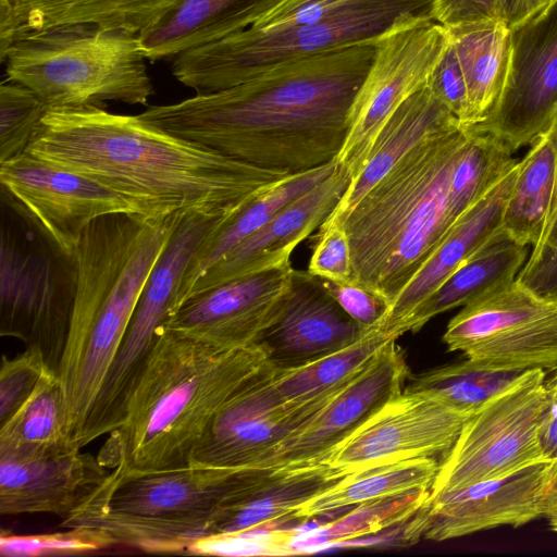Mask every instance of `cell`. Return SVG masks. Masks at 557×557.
<instances>
[{
	"label": "cell",
	"instance_id": "15",
	"mask_svg": "<svg viewBox=\"0 0 557 557\" xmlns=\"http://www.w3.org/2000/svg\"><path fill=\"white\" fill-rule=\"evenodd\" d=\"M468 418L431 395L403 391L334 446L319 463L350 474L403 460L444 455Z\"/></svg>",
	"mask_w": 557,
	"mask_h": 557
},
{
	"label": "cell",
	"instance_id": "43",
	"mask_svg": "<svg viewBox=\"0 0 557 557\" xmlns=\"http://www.w3.org/2000/svg\"><path fill=\"white\" fill-rule=\"evenodd\" d=\"M433 18L450 28L503 16L499 0H433Z\"/></svg>",
	"mask_w": 557,
	"mask_h": 557
},
{
	"label": "cell",
	"instance_id": "38",
	"mask_svg": "<svg viewBox=\"0 0 557 557\" xmlns=\"http://www.w3.org/2000/svg\"><path fill=\"white\" fill-rule=\"evenodd\" d=\"M375 0H281L250 27L271 30L324 21Z\"/></svg>",
	"mask_w": 557,
	"mask_h": 557
},
{
	"label": "cell",
	"instance_id": "17",
	"mask_svg": "<svg viewBox=\"0 0 557 557\" xmlns=\"http://www.w3.org/2000/svg\"><path fill=\"white\" fill-rule=\"evenodd\" d=\"M409 375L404 351L389 341L321 411L273 454L270 468L317 465L387 401Z\"/></svg>",
	"mask_w": 557,
	"mask_h": 557
},
{
	"label": "cell",
	"instance_id": "28",
	"mask_svg": "<svg viewBox=\"0 0 557 557\" xmlns=\"http://www.w3.org/2000/svg\"><path fill=\"white\" fill-rule=\"evenodd\" d=\"M528 258V247L515 243L502 231L417 308L403 324L401 335L416 333L434 317L463 307L494 287L515 280Z\"/></svg>",
	"mask_w": 557,
	"mask_h": 557
},
{
	"label": "cell",
	"instance_id": "12",
	"mask_svg": "<svg viewBox=\"0 0 557 557\" xmlns=\"http://www.w3.org/2000/svg\"><path fill=\"white\" fill-rule=\"evenodd\" d=\"M267 362L214 416L194 448L189 466L270 468L278 447L306 425L346 385L305 405L286 403Z\"/></svg>",
	"mask_w": 557,
	"mask_h": 557
},
{
	"label": "cell",
	"instance_id": "45",
	"mask_svg": "<svg viewBox=\"0 0 557 557\" xmlns=\"http://www.w3.org/2000/svg\"><path fill=\"white\" fill-rule=\"evenodd\" d=\"M549 138L555 153V185L549 211L544 224L542 235L531 253H536L552 237L557 230V112L554 115L548 128L544 132Z\"/></svg>",
	"mask_w": 557,
	"mask_h": 557
},
{
	"label": "cell",
	"instance_id": "26",
	"mask_svg": "<svg viewBox=\"0 0 557 557\" xmlns=\"http://www.w3.org/2000/svg\"><path fill=\"white\" fill-rule=\"evenodd\" d=\"M336 166L334 160L305 172L290 174L218 222L205 236L189 261L173 311L183 305L194 284L208 269L263 226L283 207L329 177Z\"/></svg>",
	"mask_w": 557,
	"mask_h": 557
},
{
	"label": "cell",
	"instance_id": "16",
	"mask_svg": "<svg viewBox=\"0 0 557 557\" xmlns=\"http://www.w3.org/2000/svg\"><path fill=\"white\" fill-rule=\"evenodd\" d=\"M293 270L288 262L199 293L172 312L163 326L219 350L252 346L277 317Z\"/></svg>",
	"mask_w": 557,
	"mask_h": 557
},
{
	"label": "cell",
	"instance_id": "27",
	"mask_svg": "<svg viewBox=\"0 0 557 557\" xmlns=\"http://www.w3.org/2000/svg\"><path fill=\"white\" fill-rule=\"evenodd\" d=\"M447 30L467 85V112L461 126H473L490 115L504 88L511 29L504 18H494Z\"/></svg>",
	"mask_w": 557,
	"mask_h": 557
},
{
	"label": "cell",
	"instance_id": "1",
	"mask_svg": "<svg viewBox=\"0 0 557 557\" xmlns=\"http://www.w3.org/2000/svg\"><path fill=\"white\" fill-rule=\"evenodd\" d=\"M376 39L289 60L228 88L149 106L138 116L248 164L305 172L339 154Z\"/></svg>",
	"mask_w": 557,
	"mask_h": 557
},
{
	"label": "cell",
	"instance_id": "9",
	"mask_svg": "<svg viewBox=\"0 0 557 557\" xmlns=\"http://www.w3.org/2000/svg\"><path fill=\"white\" fill-rule=\"evenodd\" d=\"M546 374L522 372L463 422L440 461L430 499L548 461L539 440Z\"/></svg>",
	"mask_w": 557,
	"mask_h": 557
},
{
	"label": "cell",
	"instance_id": "47",
	"mask_svg": "<svg viewBox=\"0 0 557 557\" xmlns=\"http://www.w3.org/2000/svg\"><path fill=\"white\" fill-rule=\"evenodd\" d=\"M502 16L510 28L532 16L537 10L536 0H499Z\"/></svg>",
	"mask_w": 557,
	"mask_h": 557
},
{
	"label": "cell",
	"instance_id": "20",
	"mask_svg": "<svg viewBox=\"0 0 557 557\" xmlns=\"http://www.w3.org/2000/svg\"><path fill=\"white\" fill-rule=\"evenodd\" d=\"M548 461L442 494L429 502L423 537L442 542L542 517Z\"/></svg>",
	"mask_w": 557,
	"mask_h": 557
},
{
	"label": "cell",
	"instance_id": "24",
	"mask_svg": "<svg viewBox=\"0 0 557 557\" xmlns=\"http://www.w3.org/2000/svg\"><path fill=\"white\" fill-rule=\"evenodd\" d=\"M429 85L406 99L376 135L367 159L324 223L344 216L398 160L426 137L459 126Z\"/></svg>",
	"mask_w": 557,
	"mask_h": 557
},
{
	"label": "cell",
	"instance_id": "22",
	"mask_svg": "<svg viewBox=\"0 0 557 557\" xmlns=\"http://www.w3.org/2000/svg\"><path fill=\"white\" fill-rule=\"evenodd\" d=\"M519 161L453 226L446 238L401 290L379 325L401 336L400 329L417 308L473 253L502 232L503 213Z\"/></svg>",
	"mask_w": 557,
	"mask_h": 557
},
{
	"label": "cell",
	"instance_id": "34",
	"mask_svg": "<svg viewBox=\"0 0 557 557\" xmlns=\"http://www.w3.org/2000/svg\"><path fill=\"white\" fill-rule=\"evenodd\" d=\"M521 373L494 371L465 359L419 374L403 391L431 395L455 411L470 417Z\"/></svg>",
	"mask_w": 557,
	"mask_h": 557
},
{
	"label": "cell",
	"instance_id": "40",
	"mask_svg": "<svg viewBox=\"0 0 557 557\" xmlns=\"http://www.w3.org/2000/svg\"><path fill=\"white\" fill-rule=\"evenodd\" d=\"M428 85L435 97L447 107L461 125L467 112V85L450 40L431 74Z\"/></svg>",
	"mask_w": 557,
	"mask_h": 557
},
{
	"label": "cell",
	"instance_id": "5",
	"mask_svg": "<svg viewBox=\"0 0 557 557\" xmlns=\"http://www.w3.org/2000/svg\"><path fill=\"white\" fill-rule=\"evenodd\" d=\"M470 138L459 125L421 140L335 221L349 239L350 284L391 308L460 220L451 209L450 183Z\"/></svg>",
	"mask_w": 557,
	"mask_h": 557
},
{
	"label": "cell",
	"instance_id": "6",
	"mask_svg": "<svg viewBox=\"0 0 557 557\" xmlns=\"http://www.w3.org/2000/svg\"><path fill=\"white\" fill-rule=\"evenodd\" d=\"M269 468L187 466L133 471L111 469L60 527L90 528L115 542L153 554H187L211 535L223 511L259 482Z\"/></svg>",
	"mask_w": 557,
	"mask_h": 557
},
{
	"label": "cell",
	"instance_id": "31",
	"mask_svg": "<svg viewBox=\"0 0 557 557\" xmlns=\"http://www.w3.org/2000/svg\"><path fill=\"white\" fill-rule=\"evenodd\" d=\"M430 495L431 490H413L359 504L312 528L306 523L295 530L289 555L339 547L345 542L377 534L412 518L430 502Z\"/></svg>",
	"mask_w": 557,
	"mask_h": 557
},
{
	"label": "cell",
	"instance_id": "42",
	"mask_svg": "<svg viewBox=\"0 0 557 557\" xmlns=\"http://www.w3.org/2000/svg\"><path fill=\"white\" fill-rule=\"evenodd\" d=\"M517 280L537 295L557 302V230L536 253L530 255Z\"/></svg>",
	"mask_w": 557,
	"mask_h": 557
},
{
	"label": "cell",
	"instance_id": "14",
	"mask_svg": "<svg viewBox=\"0 0 557 557\" xmlns=\"http://www.w3.org/2000/svg\"><path fill=\"white\" fill-rule=\"evenodd\" d=\"M2 190L65 256L74 258L85 228L96 219L135 214L101 184L25 151L0 163Z\"/></svg>",
	"mask_w": 557,
	"mask_h": 557
},
{
	"label": "cell",
	"instance_id": "32",
	"mask_svg": "<svg viewBox=\"0 0 557 557\" xmlns=\"http://www.w3.org/2000/svg\"><path fill=\"white\" fill-rule=\"evenodd\" d=\"M519 160V169L505 205L502 231L521 246L535 247L549 211L555 185V153L543 133Z\"/></svg>",
	"mask_w": 557,
	"mask_h": 557
},
{
	"label": "cell",
	"instance_id": "3",
	"mask_svg": "<svg viewBox=\"0 0 557 557\" xmlns=\"http://www.w3.org/2000/svg\"><path fill=\"white\" fill-rule=\"evenodd\" d=\"M268 362L256 345L219 350L158 329L125 406L97 455L111 470H170L191 453L223 405Z\"/></svg>",
	"mask_w": 557,
	"mask_h": 557
},
{
	"label": "cell",
	"instance_id": "39",
	"mask_svg": "<svg viewBox=\"0 0 557 557\" xmlns=\"http://www.w3.org/2000/svg\"><path fill=\"white\" fill-rule=\"evenodd\" d=\"M308 271L330 282L350 283L352 275L350 245L342 224L335 222L320 226Z\"/></svg>",
	"mask_w": 557,
	"mask_h": 557
},
{
	"label": "cell",
	"instance_id": "13",
	"mask_svg": "<svg viewBox=\"0 0 557 557\" xmlns=\"http://www.w3.org/2000/svg\"><path fill=\"white\" fill-rule=\"evenodd\" d=\"M511 29L508 72L502 94L482 122L512 152L531 145L557 112V1Z\"/></svg>",
	"mask_w": 557,
	"mask_h": 557
},
{
	"label": "cell",
	"instance_id": "4",
	"mask_svg": "<svg viewBox=\"0 0 557 557\" xmlns=\"http://www.w3.org/2000/svg\"><path fill=\"white\" fill-rule=\"evenodd\" d=\"M185 213L162 220L100 216L74 255L75 290L58 367L66 424L77 441L117 352L145 283Z\"/></svg>",
	"mask_w": 557,
	"mask_h": 557
},
{
	"label": "cell",
	"instance_id": "25",
	"mask_svg": "<svg viewBox=\"0 0 557 557\" xmlns=\"http://www.w3.org/2000/svg\"><path fill=\"white\" fill-rule=\"evenodd\" d=\"M281 0H181L163 20L138 35L147 60L177 54L250 27Z\"/></svg>",
	"mask_w": 557,
	"mask_h": 557
},
{
	"label": "cell",
	"instance_id": "33",
	"mask_svg": "<svg viewBox=\"0 0 557 557\" xmlns=\"http://www.w3.org/2000/svg\"><path fill=\"white\" fill-rule=\"evenodd\" d=\"M397 338L379 326L373 327L356 343L302 367L275 370L274 385L286 403L305 405L346 385L389 341Z\"/></svg>",
	"mask_w": 557,
	"mask_h": 557
},
{
	"label": "cell",
	"instance_id": "37",
	"mask_svg": "<svg viewBox=\"0 0 557 557\" xmlns=\"http://www.w3.org/2000/svg\"><path fill=\"white\" fill-rule=\"evenodd\" d=\"M49 369L52 368L37 346H27L22 354L10 359L2 357L0 423L8 420L25 403Z\"/></svg>",
	"mask_w": 557,
	"mask_h": 557
},
{
	"label": "cell",
	"instance_id": "48",
	"mask_svg": "<svg viewBox=\"0 0 557 557\" xmlns=\"http://www.w3.org/2000/svg\"><path fill=\"white\" fill-rule=\"evenodd\" d=\"M556 1H557V0H536V2H537V10H536V12H537L539 10H541V9H543V8H545V7H547V5H550V4L555 3ZM536 12H535V13H536Z\"/></svg>",
	"mask_w": 557,
	"mask_h": 557
},
{
	"label": "cell",
	"instance_id": "30",
	"mask_svg": "<svg viewBox=\"0 0 557 557\" xmlns=\"http://www.w3.org/2000/svg\"><path fill=\"white\" fill-rule=\"evenodd\" d=\"M438 467L436 457H422L352 472L299 505L293 515L310 520L376 498L413 490H431Z\"/></svg>",
	"mask_w": 557,
	"mask_h": 557
},
{
	"label": "cell",
	"instance_id": "36",
	"mask_svg": "<svg viewBox=\"0 0 557 557\" xmlns=\"http://www.w3.org/2000/svg\"><path fill=\"white\" fill-rule=\"evenodd\" d=\"M39 534L2 532L0 554L4 557L65 556L95 553L116 545L106 532L90 528H65Z\"/></svg>",
	"mask_w": 557,
	"mask_h": 557
},
{
	"label": "cell",
	"instance_id": "41",
	"mask_svg": "<svg viewBox=\"0 0 557 557\" xmlns=\"http://www.w3.org/2000/svg\"><path fill=\"white\" fill-rule=\"evenodd\" d=\"M323 283L344 311L367 330L379 326L388 311L381 297L363 287L326 280Z\"/></svg>",
	"mask_w": 557,
	"mask_h": 557
},
{
	"label": "cell",
	"instance_id": "8",
	"mask_svg": "<svg viewBox=\"0 0 557 557\" xmlns=\"http://www.w3.org/2000/svg\"><path fill=\"white\" fill-rule=\"evenodd\" d=\"M413 16L433 17V0H375L312 24L271 30L248 27L177 54L171 70L197 94L212 92L289 60L376 39Z\"/></svg>",
	"mask_w": 557,
	"mask_h": 557
},
{
	"label": "cell",
	"instance_id": "7",
	"mask_svg": "<svg viewBox=\"0 0 557 557\" xmlns=\"http://www.w3.org/2000/svg\"><path fill=\"white\" fill-rule=\"evenodd\" d=\"M7 79L30 88L49 110L147 106L154 89L138 35L89 25L15 37L0 51Z\"/></svg>",
	"mask_w": 557,
	"mask_h": 557
},
{
	"label": "cell",
	"instance_id": "46",
	"mask_svg": "<svg viewBox=\"0 0 557 557\" xmlns=\"http://www.w3.org/2000/svg\"><path fill=\"white\" fill-rule=\"evenodd\" d=\"M542 518L547 521L552 531L557 532V458L548 461L542 499Z\"/></svg>",
	"mask_w": 557,
	"mask_h": 557
},
{
	"label": "cell",
	"instance_id": "19",
	"mask_svg": "<svg viewBox=\"0 0 557 557\" xmlns=\"http://www.w3.org/2000/svg\"><path fill=\"white\" fill-rule=\"evenodd\" d=\"M350 182V174L337 164L329 177L283 207L208 269L194 284L185 301L235 278L290 262L294 249L326 221Z\"/></svg>",
	"mask_w": 557,
	"mask_h": 557
},
{
	"label": "cell",
	"instance_id": "18",
	"mask_svg": "<svg viewBox=\"0 0 557 557\" xmlns=\"http://www.w3.org/2000/svg\"><path fill=\"white\" fill-rule=\"evenodd\" d=\"M368 331L344 311L321 277L294 269L277 317L255 345L272 368L285 371L345 348Z\"/></svg>",
	"mask_w": 557,
	"mask_h": 557
},
{
	"label": "cell",
	"instance_id": "21",
	"mask_svg": "<svg viewBox=\"0 0 557 557\" xmlns=\"http://www.w3.org/2000/svg\"><path fill=\"white\" fill-rule=\"evenodd\" d=\"M81 448L30 457L0 458V513H49L63 519L109 473Z\"/></svg>",
	"mask_w": 557,
	"mask_h": 557
},
{
	"label": "cell",
	"instance_id": "35",
	"mask_svg": "<svg viewBox=\"0 0 557 557\" xmlns=\"http://www.w3.org/2000/svg\"><path fill=\"white\" fill-rule=\"evenodd\" d=\"M30 88L5 79L0 85V163L25 152L48 111Z\"/></svg>",
	"mask_w": 557,
	"mask_h": 557
},
{
	"label": "cell",
	"instance_id": "44",
	"mask_svg": "<svg viewBox=\"0 0 557 557\" xmlns=\"http://www.w3.org/2000/svg\"><path fill=\"white\" fill-rule=\"evenodd\" d=\"M544 382L545 400L539 425V440L546 460L557 458V369Z\"/></svg>",
	"mask_w": 557,
	"mask_h": 557
},
{
	"label": "cell",
	"instance_id": "10",
	"mask_svg": "<svg viewBox=\"0 0 557 557\" xmlns=\"http://www.w3.org/2000/svg\"><path fill=\"white\" fill-rule=\"evenodd\" d=\"M443 342L485 369L548 373L557 369V302L516 277L465 305Z\"/></svg>",
	"mask_w": 557,
	"mask_h": 557
},
{
	"label": "cell",
	"instance_id": "23",
	"mask_svg": "<svg viewBox=\"0 0 557 557\" xmlns=\"http://www.w3.org/2000/svg\"><path fill=\"white\" fill-rule=\"evenodd\" d=\"M181 0H0V51L15 37L60 26L89 25L137 35Z\"/></svg>",
	"mask_w": 557,
	"mask_h": 557
},
{
	"label": "cell",
	"instance_id": "11",
	"mask_svg": "<svg viewBox=\"0 0 557 557\" xmlns=\"http://www.w3.org/2000/svg\"><path fill=\"white\" fill-rule=\"evenodd\" d=\"M448 44L447 28L432 16L407 18L376 39L373 61L350 107L346 139L336 158L351 180L391 115L429 84Z\"/></svg>",
	"mask_w": 557,
	"mask_h": 557
},
{
	"label": "cell",
	"instance_id": "2",
	"mask_svg": "<svg viewBox=\"0 0 557 557\" xmlns=\"http://www.w3.org/2000/svg\"><path fill=\"white\" fill-rule=\"evenodd\" d=\"M25 151L111 189L147 220L231 214L290 175L100 107L48 110Z\"/></svg>",
	"mask_w": 557,
	"mask_h": 557
},
{
	"label": "cell",
	"instance_id": "29",
	"mask_svg": "<svg viewBox=\"0 0 557 557\" xmlns=\"http://www.w3.org/2000/svg\"><path fill=\"white\" fill-rule=\"evenodd\" d=\"M67 432L64 391L49 369L32 395L0 423V458L30 457L76 449Z\"/></svg>",
	"mask_w": 557,
	"mask_h": 557
}]
</instances>
